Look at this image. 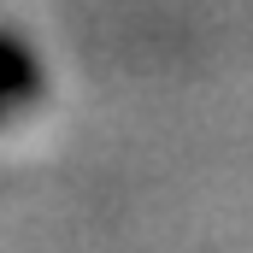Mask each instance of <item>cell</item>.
<instances>
[{
	"instance_id": "obj_1",
	"label": "cell",
	"mask_w": 253,
	"mask_h": 253,
	"mask_svg": "<svg viewBox=\"0 0 253 253\" xmlns=\"http://www.w3.org/2000/svg\"><path fill=\"white\" fill-rule=\"evenodd\" d=\"M36 94H42V65H36V53L12 30H0V124L24 118L36 106Z\"/></svg>"
}]
</instances>
